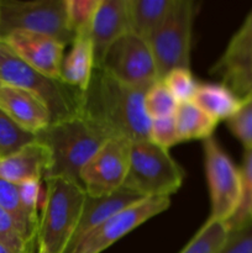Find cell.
<instances>
[{"label": "cell", "instance_id": "e0dca14e", "mask_svg": "<svg viewBox=\"0 0 252 253\" xmlns=\"http://www.w3.org/2000/svg\"><path fill=\"white\" fill-rule=\"evenodd\" d=\"M95 69L94 46L89 35L74 37L71 49L63 57L59 81L84 94L89 88Z\"/></svg>", "mask_w": 252, "mask_h": 253}, {"label": "cell", "instance_id": "836d02e7", "mask_svg": "<svg viewBox=\"0 0 252 253\" xmlns=\"http://www.w3.org/2000/svg\"><path fill=\"white\" fill-rule=\"evenodd\" d=\"M0 253H22V252L15 251V250L9 249V247L5 246V245H2L1 242H0Z\"/></svg>", "mask_w": 252, "mask_h": 253}, {"label": "cell", "instance_id": "f546056e", "mask_svg": "<svg viewBox=\"0 0 252 253\" xmlns=\"http://www.w3.org/2000/svg\"><path fill=\"white\" fill-rule=\"evenodd\" d=\"M150 140L166 150H169L172 146L179 143L180 138L178 135L174 115L151 120Z\"/></svg>", "mask_w": 252, "mask_h": 253}, {"label": "cell", "instance_id": "d4e9b609", "mask_svg": "<svg viewBox=\"0 0 252 253\" xmlns=\"http://www.w3.org/2000/svg\"><path fill=\"white\" fill-rule=\"evenodd\" d=\"M36 138V135L20 127L0 109V158L16 152L24 146L34 142Z\"/></svg>", "mask_w": 252, "mask_h": 253}, {"label": "cell", "instance_id": "ba28073f", "mask_svg": "<svg viewBox=\"0 0 252 253\" xmlns=\"http://www.w3.org/2000/svg\"><path fill=\"white\" fill-rule=\"evenodd\" d=\"M204 166L210 197V215L208 220L226 224L241 200V173L230 156L215 140L204 141Z\"/></svg>", "mask_w": 252, "mask_h": 253}, {"label": "cell", "instance_id": "6da1fadb", "mask_svg": "<svg viewBox=\"0 0 252 253\" xmlns=\"http://www.w3.org/2000/svg\"><path fill=\"white\" fill-rule=\"evenodd\" d=\"M150 88L124 84L95 68L88 90L82 94L81 109L113 137H125L131 142L150 140L151 119L145 110V95Z\"/></svg>", "mask_w": 252, "mask_h": 253}, {"label": "cell", "instance_id": "8d00e7d4", "mask_svg": "<svg viewBox=\"0 0 252 253\" xmlns=\"http://www.w3.org/2000/svg\"><path fill=\"white\" fill-rule=\"evenodd\" d=\"M0 84H1V83H0Z\"/></svg>", "mask_w": 252, "mask_h": 253}, {"label": "cell", "instance_id": "8992f818", "mask_svg": "<svg viewBox=\"0 0 252 253\" xmlns=\"http://www.w3.org/2000/svg\"><path fill=\"white\" fill-rule=\"evenodd\" d=\"M194 17V1L175 0L167 19L147 39L160 81L173 69H190Z\"/></svg>", "mask_w": 252, "mask_h": 253}, {"label": "cell", "instance_id": "4fadbf2b", "mask_svg": "<svg viewBox=\"0 0 252 253\" xmlns=\"http://www.w3.org/2000/svg\"><path fill=\"white\" fill-rule=\"evenodd\" d=\"M130 31L128 0H100L90 31L95 67L100 66L109 47Z\"/></svg>", "mask_w": 252, "mask_h": 253}, {"label": "cell", "instance_id": "603a6c76", "mask_svg": "<svg viewBox=\"0 0 252 253\" xmlns=\"http://www.w3.org/2000/svg\"><path fill=\"white\" fill-rule=\"evenodd\" d=\"M240 173H241V200L234 216L226 222L229 232L239 229L252 220V148L245 151Z\"/></svg>", "mask_w": 252, "mask_h": 253}, {"label": "cell", "instance_id": "9c48e42d", "mask_svg": "<svg viewBox=\"0 0 252 253\" xmlns=\"http://www.w3.org/2000/svg\"><path fill=\"white\" fill-rule=\"evenodd\" d=\"M95 68L128 85L152 86L160 81L150 43L131 31L109 47L100 66Z\"/></svg>", "mask_w": 252, "mask_h": 253}, {"label": "cell", "instance_id": "d6a6232c", "mask_svg": "<svg viewBox=\"0 0 252 253\" xmlns=\"http://www.w3.org/2000/svg\"><path fill=\"white\" fill-rule=\"evenodd\" d=\"M252 95V63L250 67L249 76H247V89H246V98L247 96Z\"/></svg>", "mask_w": 252, "mask_h": 253}, {"label": "cell", "instance_id": "7402d4cb", "mask_svg": "<svg viewBox=\"0 0 252 253\" xmlns=\"http://www.w3.org/2000/svg\"><path fill=\"white\" fill-rule=\"evenodd\" d=\"M229 234L225 222L207 220L179 253H216Z\"/></svg>", "mask_w": 252, "mask_h": 253}, {"label": "cell", "instance_id": "484cf974", "mask_svg": "<svg viewBox=\"0 0 252 253\" xmlns=\"http://www.w3.org/2000/svg\"><path fill=\"white\" fill-rule=\"evenodd\" d=\"M178 103L162 81H158L145 95V110L151 120L174 115Z\"/></svg>", "mask_w": 252, "mask_h": 253}, {"label": "cell", "instance_id": "5bb4252c", "mask_svg": "<svg viewBox=\"0 0 252 253\" xmlns=\"http://www.w3.org/2000/svg\"><path fill=\"white\" fill-rule=\"evenodd\" d=\"M51 166L48 147L39 138L0 158V178L12 184L44 179Z\"/></svg>", "mask_w": 252, "mask_h": 253}, {"label": "cell", "instance_id": "e575fe53", "mask_svg": "<svg viewBox=\"0 0 252 253\" xmlns=\"http://www.w3.org/2000/svg\"><path fill=\"white\" fill-rule=\"evenodd\" d=\"M36 253H48V252H47L46 247H44L43 245L40 244V242H37V252Z\"/></svg>", "mask_w": 252, "mask_h": 253}, {"label": "cell", "instance_id": "83f0119b", "mask_svg": "<svg viewBox=\"0 0 252 253\" xmlns=\"http://www.w3.org/2000/svg\"><path fill=\"white\" fill-rule=\"evenodd\" d=\"M229 130L241 142L245 151L252 148V95L245 98L244 104L234 116L226 121Z\"/></svg>", "mask_w": 252, "mask_h": 253}, {"label": "cell", "instance_id": "7c38bea8", "mask_svg": "<svg viewBox=\"0 0 252 253\" xmlns=\"http://www.w3.org/2000/svg\"><path fill=\"white\" fill-rule=\"evenodd\" d=\"M7 46L40 73L58 79L67 44L47 35L31 31H12L4 37Z\"/></svg>", "mask_w": 252, "mask_h": 253}, {"label": "cell", "instance_id": "277c9868", "mask_svg": "<svg viewBox=\"0 0 252 253\" xmlns=\"http://www.w3.org/2000/svg\"><path fill=\"white\" fill-rule=\"evenodd\" d=\"M0 83L34 94L46 105L51 123L73 116L81 110L82 93L58 79L49 78L20 58L0 39Z\"/></svg>", "mask_w": 252, "mask_h": 253}, {"label": "cell", "instance_id": "3957f363", "mask_svg": "<svg viewBox=\"0 0 252 253\" xmlns=\"http://www.w3.org/2000/svg\"><path fill=\"white\" fill-rule=\"evenodd\" d=\"M39 221L37 242L48 253H64L81 219L86 193L64 178H48Z\"/></svg>", "mask_w": 252, "mask_h": 253}, {"label": "cell", "instance_id": "f1b7e54d", "mask_svg": "<svg viewBox=\"0 0 252 253\" xmlns=\"http://www.w3.org/2000/svg\"><path fill=\"white\" fill-rule=\"evenodd\" d=\"M0 242L9 249L22 253H36L37 246L29 244L20 232L12 217L0 208Z\"/></svg>", "mask_w": 252, "mask_h": 253}, {"label": "cell", "instance_id": "d590c367", "mask_svg": "<svg viewBox=\"0 0 252 253\" xmlns=\"http://www.w3.org/2000/svg\"><path fill=\"white\" fill-rule=\"evenodd\" d=\"M251 63H252V62H251ZM250 67H251V66H250ZM246 89H247V88H246Z\"/></svg>", "mask_w": 252, "mask_h": 253}, {"label": "cell", "instance_id": "30bf717a", "mask_svg": "<svg viewBox=\"0 0 252 253\" xmlns=\"http://www.w3.org/2000/svg\"><path fill=\"white\" fill-rule=\"evenodd\" d=\"M130 150L131 141L116 136L109 138L99 148L81 173L82 185L88 197H105L124 187Z\"/></svg>", "mask_w": 252, "mask_h": 253}, {"label": "cell", "instance_id": "9a60e30c", "mask_svg": "<svg viewBox=\"0 0 252 253\" xmlns=\"http://www.w3.org/2000/svg\"><path fill=\"white\" fill-rule=\"evenodd\" d=\"M145 199L141 195L121 188L118 192L113 194L105 195V197L93 198L86 195L85 203H84L83 211H82L81 219H79L78 225L76 227L73 237L69 242L64 253H71L74 250V247L84 239L88 234H90L93 230L100 226L105 220L113 216L114 214L119 212L120 210Z\"/></svg>", "mask_w": 252, "mask_h": 253}, {"label": "cell", "instance_id": "4dcf8cb0", "mask_svg": "<svg viewBox=\"0 0 252 253\" xmlns=\"http://www.w3.org/2000/svg\"><path fill=\"white\" fill-rule=\"evenodd\" d=\"M216 253H252V220L230 231L226 241Z\"/></svg>", "mask_w": 252, "mask_h": 253}, {"label": "cell", "instance_id": "d6986e66", "mask_svg": "<svg viewBox=\"0 0 252 253\" xmlns=\"http://www.w3.org/2000/svg\"><path fill=\"white\" fill-rule=\"evenodd\" d=\"M175 0H128L131 32L147 40L167 19Z\"/></svg>", "mask_w": 252, "mask_h": 253}, {"label": "cell", "instance_id": "cb8c5ba5", "mask_svg": "<svg viewBox=\"0 0 252 253\" xmlns=\"http://www.w3.org/2000/svg\"><path fill=\"white\" fill-rule=\"evenodd\" d=\"M100 0H66L68 27L76 36L89 35Z\"/></svg>", "mask_w": 252, "mask_h": 253}, {"label": "cell", "instance_id": "8fae6325", "mask_svg": "<svg viewBox=\"0 0 252 253\" xmlns=\"http://www.w3.org/2000/svg\"><path fill=\"white\" fill-rule=\"evenodd\" d=\"M169 207L170 197L145 198L105 220L100 226L86 235L71 253H101Z\"/></svg>", "mask_w": 252, "mask_h": 253}, {"label": "cell", "instance_id": "1f68e13d", "mask_svg": "<svg viewBox=\"0 0 252 253\" xmlns=\"http://www.w3.org/2000/svg\"><path fill=\"white\" fill-rule=\"evenodd\" d=\"M17 188H19L20 199H21L26 211L29 212L32 219L40 221L39 207L40 198H41V182L30 180V182L17 184Z\"/></svg>", "mask_w": 252, "mask_h": 253}, {"label": "cell", "instance_id": "7a4b0ae2", "mask_svg": "<svg viewBox=\"0 0 252 253\" xmlns=\"http://www.w3.org/2000/svg\"><path fill=\"white\" fill-rule=\"evenodd\" d=\"M36 136L51 153V166L44 179L64 178L81 185L84 166L113 137L100 123L82 109L76 115L51 123Z\"/></svg>", "mask_w": 252, "mask_h": 253}, {"label": "cell", "instance_id": "2e32d148", "mask_svg": "<svg viewBox=\"0 0 252 253\" xmlns=\"http://www.w3.org/2000/svg\"><path fill=\"white\" fill-rule=\"evenodd\" d=\"M0 109L20 127L37 135L51 124L46 105L34 94L22 89L0 84Z\"/></svg>", "mask_w": 252, "mask_h": 253}, {"label": "cell", "instance_id": "44dd1931", "mask_svg": "<svg viewBox=\"0 0 252 253\" xmlns=\"http://www.w3.org/2000/svg\"><path fill=\"white\" fill-rule=\"evenodd\" d=\"M0 208L12 217L25 240L29 244L37 246L39 221L32 219L22 205L17 184H12L1 178H0Z\"/></svg>", "mask_w": 252, "mask_h": 253}, {"label": "cell", "instance_id": "5b68a950", "mask_svg": "<svg viewBox=\"0 0 252 253\" xmlns=\"http://www.w3.org/2000/svg\"><path fill=\"white\" fill-rule=\"evenodd\" d=\"M184 180V170L169 150L151 140L131 142L130 162L124 188L142 198L170 197Z\"/></svg>", "mask_w": 252, "mask_h": 253}, {"label": "cell", "instance_id": "ffe728a7", "mask_svg": "<svg viewBox=\"0 0 252 253\" xmlns=\"http://www.w3.org/2000/svg\"><path fill=\"white\" fill-rule=\"evenodd\" d=\"M180 142L212 137L217 121L195 105L193 101L178 104L174 113Z\"/></svg>", "mask_w": 252, "mask_h": 253}, {"label": "cell", "instance_id": "4316f807", "mask_svg": "<svg viewBox=\"0 0 252 253\" xmlns=\"http://www.w3.org/2000/svg\"><path fill=\"white\" fill-rule=\"evenodd\" d=\"M161 81L169 90L178 104L192 101L197 91L198 84L190 69L177 68L166 74Z\"/></svg>", "mask_w": 252, "mask_h": 253}, {"label": "cell", "instance_id": "ac0fdd59", "mask_svg": "<svg viewBox=\"0 0 252 253\" xmlns=\"http://www.w3.org/2000/svg\"><path fill=\"white\" fill-rule=\"evenodd\" d=\"M244 100L224 83H202L198 84L192 101L219 123L234 116Z\"/></svg>", "mask_w": 252, "mask_h": 253}, {"label": "cell", "instance_id": "52a82bcc", "mask_svg": "<svg viewBox=\"0 0 252 253\" xmlns=\"http://www.w3.org/2000/svg\"><path fill=\"white\" fill-rule=\"evenodd\" d=\"M17 30L47 35L64 44L74 40L67 21L66 0L0 1V39Z\"/></svg>", "mask_w": 252, "mask_h": 253}]
</instances>
